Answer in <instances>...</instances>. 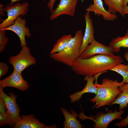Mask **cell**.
Returning a JSON list of instances; mask_svg holds the SVG:
<instances>
[{
    "label": "cell",
    "mask_w": 128,
    "mask_h": 128,
    "mask_svg": "<svg viewBox=\"0 0 128 128\" xmlns=\"http://www.w3.org/2000/svg\"><path fill=\"white\" fill-rule=\"evenodd\" d=\"M116 126L119 128H122L123 127H125L128 125V113L126 117L122 119L119 123L115 124Z\"/></svg>",
    "instance_id": "25"
},
{
    "label": "cell",
    "mask_w": 128,
    "mask_h": 128,
    "mask_svg": "<svg viewBox=\"0 0 128 128\" xmlns=\"http://www.w3.org/2000/svg\"><path fill=\"white\" fill-rule=\"evenodd\" d=\"M26 20L19 16L12 25L2 30H10L15 33L19 38L21 46H26V37H29L31 35L29 28L26 25Z\"/></svg>",
    "instance_id": "10"
},
{
    "label": "cell",
    "mask_w": 128,
    "mask_h": 128,
    "mask_svg": "<svg viewBox=\"0 0 128 128\" xmlns=\"http://www.w3.org/2000/svg\"><path fill=\"white\" fill-rule=\"evenodd\" d=\"M6 30H0V53L5 49V47L8 41V39L5 36Z\"/></svg>",
    "instance_id": "23"
},
{
    "label": "cell",
    "mask_w": 128,
    "mask_h": 128,
    "mask_svg": "<svg viewBox=\"0 0 128 128\" xmlns=\"http://www.w3.org/2000/svg\"><path fill=\"white\" fill-rule=\"evenodd\" d=\"M99 75L92 76H85L84 80L87 82L86 85L81 91H78L69 96L71 101L73 103L79 101L82 95L86 93H94L95 94L97 91V79Z\"/></svg>",
    "instance_id": "12"
},
{
    "label": "cell",
    "mask_w": 128,
    "mask_h": 128,
    "mask_svg": "<svg viewBox=\"0 0 128 128\" xmlns=\"http://www.w3.org/2000/svg\"><path fill=\"white\" fill-rule=\"evenodd\" d=\"M29 6L28 3L24 2L22 3H15L5 6L4 10L7 12V17L5 19L2 20L0 24V30L11 26L18 16L21 15L23 17L26 15L28 11Z\"/></svg>",
    "instance_id": "6"
},
{
    "label": "cell",
    "mask_w": 128,
    "mask_h": 128,
    "mask_svg": "<svg viewBox=\"0 0 128 128\" xmlns=\"http://www.w3.org/2000/svg\"><path fill=\"white\" fill-rule=\"evenodd\" d=\"M20 121L16 124L13 128H45V123L36 119L32 114L21 116Z\"/></svg>",
    "instance_id": "15"
},
{
    "label": "cell",
    "mask_w": 128,
    "mask_h": 128,
    "mask_svg": "<svg viewBox=\"0 0 128 128\" xmlns=\"http://www.w3.org/2000/svg\"><path fill=\"white\" fill-rule=\"evenodd\" d=\"M125 84L116 80L103 78L101 84H97V91L95 96L89 100L95 103L93 108L97 109L105 105L110 106L121 92L119 87Z\"/></svg>",
    "instance_id": "2"
},
{
    "label": "cell",
    "mask_w": 128,
    "mask_h": 128,
    "mask_svg": "<svg viewBox=\"0 0 128 128\" xmlns=\"http://www.w3.org/2000/svg\"><path fill=\"white\" fill-rule=\"evenodd\" d=\"M0 14L1 15L4 14H3L4 12L5 11L4 10V8H3V5L1 4H0Z\"/></svg>",
    "instance_id": "28"
},
{
    "label": "cell",
    "mask_w": 128,
    "mask_h": 128,
    "mask_svg": "<svg viewBox=\"0 0 128 128\" xmlns=\"http://www.w3.org/2000/svg\"><path fill=\"white\" fill-rule=\"evenodd\" d=\"M123 61L121 56L98 54L86 59L78 57L71 68L77 74L92 76L105 72Z\"/></svg>",
    "instance_id": "1"
},
{
    "label": "cell",
    "mask_w": 128,
    "mask_h": 128,
    "mask_svg": "<svg viewBox=\"0 0 128 128\" xmlns=\"http://www.w3.org/2000/svg\"><path fill=\"white\" fill-rule=\"evenodd\" d=\"M7 112V109L3 99L0 96V113H4Z\"/></svg>",
    "instance_id": "26"
},
{
    "label": "cell",
    "mask_w": 128,
    "mask_h": 128,
    "mask_svg": "<svg viewBox=\"0 0 128 128\" xmlns=\"http://www.w3.org/2000/svg\"><path fill=\"white\" fill-rule=\"evenodd\" d=\"M8 124L10 126L14 127L15 124L13 121L7 113H0V126Z\"/></svg>",
    "instance_id": "22"
},
{
    "label": "cell",
    "mask_w": 128,
    "mask_h": 128,
    "mask_svg": "<svg viewBox=\"0 0 128 128\" xmlns=\"http://www.w3.org/2000/svg\"><path fill=\"white\" fill-rule=\"evenodd\" d=\"M78 0H60L56 8L51 12L50 20H52L63 15L74 16Z\"/></svg>",
    "instance_id": "11"
},
{
    "label": "cell",
    "mask_w": 128,
    "mask_h": 128,
    "mask_svg": "<svg viewBox=\"0 0 128 128\" xmlns=\"http://www.w3.org/2000/svg\"><path fill=\"white\" fill-rule=\"evenodd\" d=\"M83 34L82 30L77 31L64 49L60 52L50 55V58L71 68L80 55Z\"/></svg>",
    "instance_id": "3"
},
{
    "label": "cell",
    "mask_w": 128,
    "mask_h": 128,
    "mask_svg": "<svg viewBox=\"0 0 128 128\" xmlns=\"http://www.w3.org/2000/svg\"><path fill=\"white\" fill-rule=\"evenodd\" d=\"M109 46L111 47L114 52L118 53L122 47L128 48V30L123 36H118L112 39Z\"/></svg>",
    "instance_id": "18"
},
{
    "label": "cell",
    "mask_w": 128,
    "mask_h": 128,
    "mask_svg": "<svg viewBox=\"0 0 128 128\" xmlns=\"http://www.w3.org/2000/svg\"><path fill=\"white\" fill-rule=\"evenodd\" d=\"M124 57L126 59L128 62V50L125 54L124 55ZM128 83V80L126 83Z\"/></svg>",
    "instance_id": "29"
},
{
    "label": "cell",
    "mask_w": 128,
    "mask_h": 128,
    "mask_svg": "<svg viewBox=\"0 0 128 128\" xmlns=\"http://www.w3.org/2000/svg\"><path fill=\"white\" fill-rule=\"evenodd\" d=\"M56 0H50L48 3L47 6L51 12L52 11L53 6Z\"/></svg>",
    "instance_id": "27"
},
{
    "label": "cell",
    "mask_w": 128,
    "mask_h": 128,
    "mask_svg": "<svg viewBox=\"0 0 128 128\" xmlns=\"http://www.w3.org/2000/svg\"><path fill=\"white\" fill-rule=\"evenodd\" d=\"M127 14H128V6L127 5L124 8L123 11L124 15Z\"/></svg>",
    "instance_id": "30"
},
{
    "label": "cell",
    "mask_w": 128,
    "mask_h": 128,
    "mask_svg": "<svg viewBox=\"0 0 128 128\" xmlns=\"http://www.w3.org/2000/svg\"><path fill=\"white\" fill-rule=\"evenodd\" d=\"M123 110L118 111L116 110L113 112L109 111L106 113L100 112L95 116L88 117L82 112L79 115L80 118L82 120L89 119L93 121L95 124L93 125L95 128H106L109 124L116 119H122V115L124 113Z\"/></svg>",
    "instance_id": "5"
},
{
    "label": "cell",
    "mask_w": 128,
    "mask_h": 128,
    "mask_svg": "<svg viewBox=\"0 0 128 128\" xmlns=\"http://www.w3.org/2000/svg\"><path fill=\"white\" fill-rule=\"evenodd\" d=\"M9 70V67L7 64L4 62H0V78L5 74Z\"/></svg>",
    "instance_id": "24"
},
{
    "label": "cell",
    "mask_w": 128,
    "mask_h": 128,
    "mask_svg": "<svg viewBox=\"0 0 128 128\" xmlns=\"http://www.w3.org/2000/svg\"><path fill=\"white\" fill-rule=\"evenodd\" d=\"M115 71L120 74L123 77L122 82L124 83H126L128 80V65L124 64H117L110 69Z\"/></svg>",
    "instance_id": "21"
},
{
    "label": "cell",
    "mask_w": 128,
    "mask_h": 128,
    "mask_svg": "<svg viewBox=\"0 0 128 128\" xmlns=\"http://www.w3.org/2000/svg\"><path fill=\"white\" fill-rule=\"evenodd\" d=\"M94 3L90 5L86 9L87 11L93 12L95 15H101L104 20L107 21H114L117 18L115 14L109 12L104 8L102 0H93Z\"/></svg>",
    "instance_id": "14"
},
{
    "label": "cell",
    "mask_w": 128,
    "mask_h": 128,
    "mask_svg": "<svg viewBox=\"0 0 128 128\" xmlns=\"http://www.w3.org/2000/svg\"><path fill=\"white\" fill-rule=\"evenodd\" d=\"M11 1L10 3L9 4L12 5L17 2H18L21 0H10Z\"/></svg>",
    "instance_id": "31"
},
{
    "label": "cell",
    "mask_w": 128,
    "mask_h": 128,
    "mask_svg": "<svg viewBox=\"0 0 128 128\" xmlns=\"http://www.w3.org/2000/svg\"><path fill=\"white\" fill-rule=\"evenodd\" d=\"M121 92L115 99L111 104L110 105L118 104L119 106V110H123L128 106V83L119 87Z\"/></svg>",
    "instance_id": "17"
},
{
    "label": "cell",
    "mask_w": 128,
    "mask_h": 128,
    "mask_svg": "<svg viewBox=\"0 0 128 128\" xmlns=\"http://www.w3.org/2000/svg\"><path fill=\"white\" fill-rule=\"evenodd\" d=\"M61 110L64 117L65 120L63 126L64 128H82L83 126L76 118L78 115L73 110L70 113L66 109L61 108Z\"/></svg>",
    "instance_id": "16"
},
{
    "label": "cell",
    "mask_w": 128,
    "mask_h": 128,
    "mask_svg": "<svg viewBox=\"0 0 128 128\" xmlns=\"http://www.w3.org/2000/svg\"><path fill=\"white\" fill-rule=\"evenodd\" d=\"M45 0H43V1H45Z\"/></svg>",
    "instance_id": "33"
},
{
    "label": "cell",
    "mask_w": 128,
    "mask_h": 128,
    "mask_svg": "<svg viewBox=\"0 0 128 128\" xmlns=\"http://www.w3.org/2000/svg\"><path fill=\"white\" fill-rule=\"evenodd\" d=\"M84 17L86 22V27L80 50V54L85 50L87 46L95 39L94 36V30L93 21L90 15V12L87 11Z\"/></svg>",
    "instance_id": "13"
},
{
    "label": "cell",
    "mask_w": 128,
    "mask_h": 128,
    "mask_svg": "<svg viewBox=\"0 0 128 128\" xmlns=\"http://www.w3.org/2000/svg\"><path fill=\"white\" fill-rule=\"evenodd\" d=\"M105 5L108 7L107 11L112 14L118 12L124 17V8L123 0H104Z\"/></svg>",
    "instance_id": "19"
},
{
    "label": "cell",
    "mask_w": 128,
    "mask_h": 128,
    "mask_svg": "<svg viewBox=\"0 0 128 128\" xmlns=\"http://www.w3.org/2000/svg\"><path fill=\"white\" fill-rule=\"evenodd\" d=\"M124 5V8L127 6L128 3V0H123Z\"/></svg>",
    "instance_id": "32"
},
{
    "label": "cell",
    "mask_w": 128,
    "mask_h": 128,
    "mask_svg": "<svg viewBox=\"0 0 128 128\" xmlns=\"http://www.w3.org/2000/svg\"><path fill=\"white\" fill-rule=\"evenodd\" d=\"M72 37L71 34L64 35L59 39L54 44L50 52V55L60 52L63 50Z\"/></svg>",
    "instance_id": "20"
},
{
    "label": "cell",
    "mask_w": 128,
    "mask_h": 128,
    "mask_svg": "<svg viewBox=\"0 0 128 128\" xmlns=\"http://www.w3.org/2000/svg\"><path fill=\"white\" fill-rule=\"evenodd\" d=\"M114 53L111 47L101 44L94 39L80 54L78 57L86 59L98 54L113 55Z\"/></svg>",
    "instance_id": "8"
},
{
    "label": "cell",
    "mask_w": 128,
    "mask_h": 128,
    "mask_svg": "<svg viewBox=\"0 0 128 128\" xmlns=\"http://www.w3.org/2000/svg\"><path fill=\"white\" fill-rule=\"evenodd\" d=\"M7 87L23 91L27 90L29 86L28 82L23 78L22 73L13 71L9 76L0 81V88L3 89Z\"/></svg>",
    "instance_id": "9"
},
{
    "label": "cell",
    "mask_w": 128,
    "mask_h": 128,
    "mask_svg": "<svg viewBox=\"0 0 128 128\" xmlns=\"http://www.w3.org/2000/svg\"><path fill=\"white\" fill-rule=\"evenodd\" d=\"M9 60V63L13 67V71L20 73L36 63L35 58L31 55L30 49L27 46L22 47L19 53L16 55L10 57Z\"/></svg>",
    "instance_id": "4"
},
{
    "label": "cell",
    "mask_w": 128,
    "mask_h": 128,
    "mask_svg": "<svg viewBox=\"0 0 128 128\" xmlns=\"http://www.w3.org/2000/svg\"><path fill=\"white\" fill-rule=\"evenodd\" d=\"M3 88H0V96L3 99L7 109V112L9 117L15 124L21 119L19 115L20 108L16 102V95L12 92H9V96L4 91Z\"/></svg>",
    "instance_id": "7"
}]
</instances>
